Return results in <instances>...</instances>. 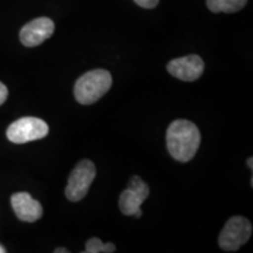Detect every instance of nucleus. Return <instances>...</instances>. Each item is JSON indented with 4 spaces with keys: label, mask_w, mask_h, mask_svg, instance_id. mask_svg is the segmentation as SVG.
Segmentation results:
<instances>
[{
    "label": "nucleus",
    "mask_w": 253,
    "mask_h": 253,
    "mask_svg": "<svg viewBox=\"0 0 253 253\" xmlns=\"http://www.w3.org/2000/svg\"><path fill=\"white\" fill-rule=\"evenodd\" d=\"M167 69L173 78L191 82L202 77L204 72V61L201 56L192 54L171 60L168 63Z\"/></svg>",
    "instance_id": "obj_7"
},
{
    "label": "nucleus",
    "mask_w": 253,
    "mask_h": 253,
    "mask_svg": "<svg viewBox=\"0 0 253 253\" xmlns=\"http://www.w3.org/2000/svg\"><path fill=\"white\" fill-rule=\"evenodd\" d=\"M116 246L113 244V243H102V240L99 238H90L86 243V250L84 252L86 253H102V252H115Z\"/></svg>",
    "instance_id": "obj_11"
},
{
    "label": "nucleus",
    "mask_w": 253,
    "mask_h": 253,
    "mask_svg": "<svg viewBox=\"0 0 253 253\" xmlns=\"http://www.w3.org/2000/svg\"><path fill=\"white\" fill-rule=\"evenodd\" d=\"M11 204L20 220L34 223L42 217V207L27 192H17L11 197Z\"/></svg>",
    "instance_id": "obj_9"
},
{
    "label": "nucleus",
    "mask_w": 253,
    "mask_h": 253,
    "mask_svg": "<svg viewBox=\"0 0 253 253\" xmlns=\"http://www.w3.org/2000/svg\"><path fill=\"white\" fill-rule=\"evenodd\" d=\"M54 23L49 18L41 17L25 25L20 31V41L26 47H37L49 39L54 33Z\"/></svg>",
    "instance_id": "obj_8"
},
{
    "label": "nucleus",
    "mask_w": 253,
    "mask_h": 253,
    "mask_svg": "<svg viewBox=\"0 0 253 253\" xmlns=\"http://www.w3.org/2000/svg\"><path fill=\"white\" fill-rule=\"evenodd\" d=\"M134 1L143 8H155L160 0H134Z\"/></svg>",
    "instance_id": "obj_12"
},
{
    "label": "nucleus",
    "mask_w": 253,
    "mask_h": 253,
    "mask_svg": "<svg viewBox=\"0 0 253 253\" xmlns=\"http://www.w3.org/2000/svg\"><path fill=\"white\" fill-rule=\"evenodd\" d=\"M248 0H207L208 8L213 13H235L242 9Z\"/></svg>",
    "instance_id": "obj_10"
},
{
    "label": "nucleus",
    "mask_w": 253,
    "mask_h": 253,
    "mask_svg": "<svg viewBox=\"0 0 253 253\" xmlns=\"http://www.w3.org/2000/svg\"><path fill=\"white\" fill-rule=\"evenodd\" d=\"M248 166L250 167V169H252V168H253V166H252V157H250V158H249V161H248Z\"/></svg>",
    "instance_id": "obj_15"
},
{
    "label": "nucleus",
    "mask_w": 253,
    "mask_h": 253,
    "mask_svg": "<svg viewBox=\"0 0 253 253\" xmlns=\"http://www.w3.org/2000/svg\"><path fill=\"white\" fill-rule=\"evenodd\" d=\"M7 95H8L7 87H6L2 82H0V106L5 102L6 99H7Z\"/></svg>",
    "instance_id": "obj_13"
},
{
    "label": "nucleus",
    "mask_w": 253,
    "mask_h": 253,
    "mask_svg": "<svg viewBox=\"0 0 253 253\" xmlns=\"http://www.w3.org/2000/svg\"><path fill=\"white\" fill-rule=\"evenodd\" d=\"M149 196V188L147 183L142 181L141 177H131L129 186L122 192L119 199L120 210L126 216H135L141 218L142 209L141 205Z\"/></svg>",
    "instance_id": "obj_6"
},
{
    "label": "nucleus",
    "mask_w": 253,
    "mask_h": 253,
    "mask_svg": "<svg viewBox=\"0 0 253 253\" xmlns=\"http://www.w3.org/2000/svg\"><path fill=\"white\" fill-rule=\"evenodd\" d=\"M48 125L38 118H21L7 128L6 135L11 142L17 144L40 140L48 134Z\"/></svg>",
    "instance_id": "obj_5"
},
{
    "label": "nucleus",
    "mask_w": 253,
    "mask_h": 253,
    "mask_svg": "<svg viewBox=\"0 0 253 253\" xmlns=\"http://www.w3.org/2000/svg\"><path fill=\"white\" fill-rule=\"evenodd\" d=\"M55 253H68L69 251L67 249H63V248H59V249H56L55 251H54Z\"/></svg>",
    "instance_id": "obj_14"
},
{
    "label": "nucleus",
    "mask_w": 253,
    "mask_h": 253,
    "mask_svg": "<svg viewBox=\"0 0 253 253\" xmlns=\"http://www.w3.org/2000/svg\"><path fill=\"white\" fill-rule=\"evenodd\" d=\"M252 235V224L248 218L235 216L226 221L221 230L218 244L224 251H237L249 242Z\"/></svg>",
    "instance_id": "obj_4"
},
{
    "label": "nucleus",
    "mask_w": 253,
    "mask_h": 253,
    "mask_svg": "<svg viewBox=\"0 0 253 253\" xmlns=\"http://www.w3.org/2000/svg\"><path fill=\"white\" fill-rule=\"evenodd\" d=\"M201 138V132L195 123L188 120H176L167 130L168 150L178 162H189L197 153Z\"/></svg>",
    "instance_id": "obj_1"
},
{
    "label": "nucleus",
    "mask_w": 253,
    "mask_h": 253,
    "mask_svg": "<svg viewBox=\"0 0 253 253\" xmlns=\"http://www.w3.org/2000/svg\"><path fill=\"white\" fill-rule=\"evenodd\" d=\"M4 252H6V251H5V249H4V248H1V246H0V253H4Z\"/></svg>",
    "instance_id": "obj_16"
},
{
    "label": "nucleus",
    "mask_w": 253,
    "mask_h": 253,
    "mask_svg": "<svg viewBox=\"0 0 253 253\" xmlns=\"http://www.w3.org/2000/svg\"><path fill=\"white\" fill-rule=\"evenodd\" d=\"M96 176V169L91 161L82 160L72 170L66 186V197L71 202H80L87 195Z\"/></svg>",
    "instance_id": "obj_3"
},
{
    "label": "nucleus",
    "mask_w": 253,
    "mask_h": 253,
    "mask_svg": "<svg viewBox=\"0 0 253 253\" xmlns=\"http://www.w3.org/2000/svg\"><path fill=\"white\" fill-rule=\"evenodd\" d=\"M112 75L106 69H94L78 79L74 87L75 99L81 104H91L110 89Z\"/></svg>",
    "instance_id": "obj_2"
}]
</instances>
